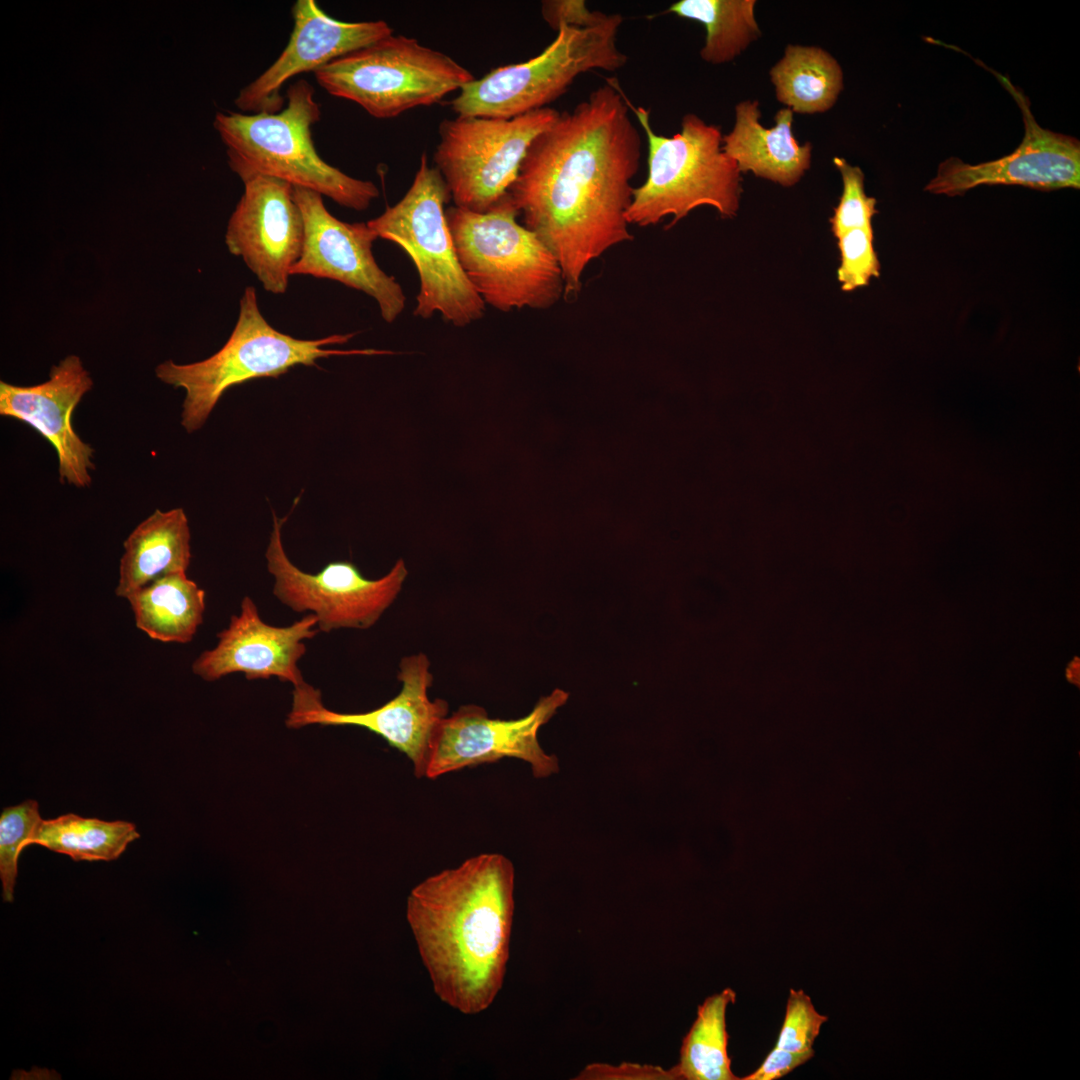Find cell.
Here are the masks:
<instances>
[{"mask_svg": "<svg viewBox=\"0 0 1080 1080\" xmlns=\"http://www.w3.org/2000/svg\"><path fill=\"white\" fill-rule=\"evenodd\" d=\"M518 216L509 193L484 213L446 209L460 265L485 305L501 312L549 309L564 297L562 270Z\"/></svg>", "mask_w": 1080, "mask_h": 1080, "instance_id": "5b68a950", "label": "cell"}, {"mask_svg": "<svg viewBox=\"0 0 1080 1080\" xmlns=\"http://www.w3.org/2000/svg\"><path fill=\"white\" fill-rule=\"evenodd\" d=\"M243 183L244 193L229 218L225 243L266 291L283 294L304 244V220L293 185L263 175Z\"/></svg>", "mask_w": 1080, "mask_h": 1080, "instance_id": "2e32d148", "label": "cell"}, {"mask_svg": "<svg viewBox=\"0 0 1080 1080\" xmlns=\"http://www.w3.org/2000/svg\"><path fill=\"white\" fill-rule=\"evenodd\" d=\"M568 693L555 689L540 698L532 711L519 719L490 718L478 705H462L440 724L432 743L426 778L510 757L530 763L533 775L544 778L558 772L556 756L541 748L537 733L557 709L565 704Z\"/></svg>", "mask_w": 1080, "mask_h": 1080, "instance_id": "5bb4252c", "label": "cell"}, {"mask_svg": "<svg viewBox=\"0 0 1080 1080\" xmlns=\"http://www.w3.org/2000/svg\"><path fill=\"white\" fill-rule=\"evenodd\" d=\"M833 163L843 183L842 195L830 218L833 235L838 238L852 229L872 228V218L878 212L877 201L865 193L864 173L840 157H834Z\"/></svg>", "mask_w": 1080, "mask_h": 1080, "instance_id": "f1b7e54d", "label": "cell"}, {"mask_svg": "<svg viewBox=\"0 0 1080 1080\" xmlns=\"http://www.w3.org/2000/svg\"><path fill=\"white\" fill-rule=\"evenodd\" d=\"M837 239L840 251L837 277L843 291L867 286L872 277H879L880 263L873 245V228L852 229Z\"/></svg>", "mask_w": 1080, "mask_h": 1080, "instance_id": "f546056e", "label": "cell"}, {"mask_svg": "<svg viewBox=\"0 0 1080 1080\" xmlns=\"http://www.w3.org/2000/svg\"><path fill=\"white\" fill-rule=\"evenodd\" d=\"M617 79L560 113L530 145L509 195L523 225L562 270L564 297L579 293L587 266L630 241L626 212L641 137Z\"/></svg>", "mask_w": 1080, "mask_h": 1080, "instance_id": "6da1fadb", "label": "cell"}, {"mask_svg": "<svg viewBox=\"0 0 1080 1080\" xmlns=\"http://www.w3.org/2000/svg\"><path fill=\"white\" fill-rule=\"evenodd\" d=\"M1068 679L1074 683L1079 681V660L1075 659L1070 663L1067 670Z\"/></svg>", "mask_w": 1080, "mask_h": 1080, "instance_id": "d6a6232c", "label": "cell"}, {"mask_svg": "<svg viewBox=\"0 0 1080 1080\" xmlns=\"http://www.w3.org/2000/svg\"><path fill=\"white\" fill-rule=\"evenodd\" d=\"M285 521L273 513L265 553L274 596L295 612L313 614L322 632L372 627L400 593L408 575L405 562L398 559L386 575L374 580L363 576L350 561L330 562L316 574L304 572L284 550L281 528Z\"/></svg>", "mask_w": 1080, "mask_h": 1080, "instance_id": "8fae6325", "label": "cell"}, {"mask_svg": "<svg viewBox=\"0 0 1080 1080\" xmlns=\"http://www.w3.org/2000/svg\"><path fill=\"white\" fill-rule=\"evenodd\" d=\"M760 115L758 101L739 102L734 126L723 136V150L741 173L752 172L782 186H793L810 168L812 145H801L793 136V112L789 108L776 113L775 125L770 129L759 122Z\"/></svg>", "mask_w": 1080, "mask_h": 1080, "instance_id": "ffe728a7", "label": "cell"}, {"mask_svg": "<svg viewBox=\"0 0 1080 1080\" xmlns=\"http://www.w3.org/2000/svg\"><path fill=\"white\" fill-rule=\"evenodd\" d=\"M140 837L128 821H106L68 813L42 819L29 845H40L74 861H112Z\"/></svg>", "mask_w": 1080, "mask_h": 1080, "instance_id": "d4e9b609", "label": "cell"}, {"mask_svg": "<svg viewBox=\"0 0 1080 1080\" xmlns=\"http://www.w3.org/2000/svg\"><path fill=\"white\" fill-rule=\"evenodd\" d=\"M769 74L777 100L796 113L825 112L843 90L841 66L816 46L787 45Z\"/></svg>", "mask_w": 1080, "mask_h": 1080, "instance_id": "603a6c76", "label": "cell"}, {"mask_svg": "<svg viewBox=\"0 0 1080 1080\" xmlns=\"http://www.w3.org/2000/svg\"><path fill=\"white\" fill-rule=\"evenodd\" d=\"M206 593L186 572L165 575L127 600L137 628L161 642L188 643L203 623Z\"/></svg>", "mask_w": 1080, "mask_h": 1080, "instance_id": "7402d4cb", "label": "cell"}, {"mask_svg": "<svg viewBox=\"0 0 1080 1080\" xmlns=\"http://www.w3.org/2000/svg\"><path fill=\"white\" fill-rule=\"evenodd\" d=\"M559 115L545 107L511 119L457 116L442 121L434 163L455 206L484 213L505 197L530 145Z\"/></svg>", "mask_w": 1080, "mask_h": 1080, "instance_id": "30bf717a", "label": "cell"}, {"mask_svg": "<svg viewBox=\"0 0 1080 1080\" xmlns=\"http://www.w3.org/2000/svg\"><path fill=\"white\" fill-rule=\"evenodd\" d=\"M514 913V867L482 853L417 884L407 920L436 995L463 1014L486 1010L502 988Z\"/></svg>", "mask_w": 1080, "mask_h": 1080, "instance_id": "7a4b0ae2", "label": "cell"}, {"mask_svg": "<svg viewBox=\"0 0 1080 1080\" xmlns=\"http://www.w3.org/2000/svg\"><path fill=\"white\" fill-rule=\"evenodd\" d=\"M544 21L557 31L561 25L586 28L602 22L607 14L591 11L583 0H547L541 4Z\"/></svg>", "mask_w": 1080, "mask_h": 1080, "instance_id": "4dcf8cb0", "label": "cell"}, {"mask_svg": "<svg viewBox=\"0 0 1080 1080\" xmlns=\"http://www.w3.org/2000/svg\"><path fill=\"white\" fill-rule=\"evenodd\" d=\"M582 1079H673L670 1070L660 1067L622 1064L618 1067L594 1064L579 1075Z\"/></svg>", "mask_w": 1080, "mask_h": 1080, "instance_id": "1f68e13d", "label": "cell"}, {"mask_svg": "<svg viewBox=\"0 0 1080 1080\" xmlns=\"http://www.w3.org/2000/svg\"><path fill=\"white\" fill-rule=\"evenodd\" d=\"M400 692L382 706L363 713H340L324 706L320 690L303 681L294 686L292 706L285 724L298 729L307 725L358 726L382 737L412 762L417 778L425 777L431 747L441 722L448 716V702L431 700L428 689L433 675L423 653L405 656L399 663Z\"/></svg>", "mask_w": 1080, "mask_h": 1080, "instance_id": "7c38bea8", "label": "cell"}, {"mask_svg": "<svg viewBox=\"0 0 1080 1080\" xmlns=\"http://www.w3.org/2000/svg\"><path fill=\"white\" fill-rule=\"evenodd\" d=\"M42 820L35 800H26L3 809L0 816V879L2 897L12 902L18 873V859L29 846L38 824Z\"/></svg>", "mask_w": 1080, "mask_h": 1080, "instance_id": "4316f807", "label": "cell"}, {"mask_svg": "<svg viewBox=\"0 0 1080 1080\" xmlns=\"http://www.w3.org/2000/svg\"><path fill=\"white\" fill-rule=\"evenodd\" d=\"M755 5V0H679L666 12L703 24L706 35L700 56L705 62L723 64L761 35Z\"/></svg>", "mask_w": 1080, "mask_h": 1080, "instance_id": "484cf974", "label": "cell"}, {"mask_svg": "<svg viewBox=\"0 0 1080 1080\" xmlns=\"http://www.w3.org/2000/svg\"><path fill=\"white\" fill-rule=\"evenodd\" d=\"M314 88L300 79L287 90V105L277 113H217L214 127L227 147L230 168L245 180L263 175L326 196L357 211L379 197L377 186L353 178L317 153L311 128L320 120Z\"/></svg>", "mask_w": 1080, "mask_h": 1080, "instance_id": "3957f363", "label": "cell"}, {"mask_svg": "<svg viewBox=\"0 0 1080 1080\" xmlns=\"http://www.w3.org/2000/svg\"><path fill=\"white\" fill-rule=\"evenodd\" d=\"M629 109L641 125L648 148V171L642 185L634 188L626 212L628 224L647 227L671 216L672 227L700 206L715 208L724 218L737 215L741 198V172L723 150L720 127L699 116H683L681 130L667 137L657 134L650 111Z\"/></svg>", "mask_w": 1080, "mask_h": 1080, "instance_id": "277c9868", "label": "cell"}, {"mask_svg": "<svg viewBox=\"0 0 1080 1080\" xmlns=\"http://www.w3.org/2000/svg\"><path fill=\"white\" fill-rule=\"evenodd\" d=\"M293 197L304 220V244L291 275L331 279L359 290L377 302L386 323H393L403 312L406 297L373 256L375 232L367 222L347 223L334 217L315 191L293 186Z\"/></svg>", "mask_w": 1080, "mask_h": 1080, "instance_id": "4fadbf2b", "label": "cell"}, {"mask_svg": "<svg viewBox=\"0 0 1080 1080\" xmlns=\"http://www.w3.org/2000/svg\"><path fill=\"white\" fill-rule=\"evenodd\" d=\"M622 22L612 13L586 28L561 25L537 56L465 84L451 101L452 110L463 117L511 119L547 107L582 73L623 68L628 58L617 45Z\"/></svg>", "mask_w": 1080, "mask_h": 1080, "instance_id": "ba28073f", "label": "cell"}, {"mask_svg": "<svg viewBox=\"0 0 1080 1080\" xmlns=\"http://www.w3.org/2000/svg\"><path fill=\"white\" fill-rule=\"evenodd\" d=\"M355 333L315 340L297 339L273 328L261 314L256 289L248 286L240 300L236 325L224 346L202 361L178 364L166 360L155 368L163 383L185 391L181 425L199 430L223 394L232 386L260 377H278L298 366H316L318 359L341 355H382L375 349L337 350L326 346L348 342Z\"/></svg>", "mask_w": 1080, "mask_h": 1080, "instance_id": "8992f818", "label": "cell"}, {"mask_svg": "<svg viewBox=\"0 0 1080 1080\" xmlns=\"http://www.w3.org/2000/svg\"><path fill=\"white\" fill-rule=\"evenodd\" d=\"M314 75L329 94L379 119L439 103L475 79L450 56L393 34L333 60Z\"/></svg>", "mask_w": 1080, "mask_h": 1080, "instance_id": "9c48e42d", "label": "cell"}, {"mask_svg": "<svg viewBox=\"0 0 1080 1080\" xmlns=\"http://www.w3.org/2000/svg\"><path fill=\"white\" fill-rule=\"evenodd\" d=\"M828 1017L820 1014L803 990L790 989L784 1020L774 1050L801 1058L814 1056L813 1044Z\"/></svg>", "mask_w": 1080, "mask_h": 1080, "instance_id": "83f0119b", "label": "cell"}, {"mask_svg": "<svg viewBox=\"0 0 1080 1080\" xmlns=\"http://www.w3.org/2000/svg\"><path fill=\"white\" fill-rule=\"evenodd\" d=\"M317 618L309 613L289 626L264 622L255 602L245 596L240 613L232 615L227 628L217 634V645L203 651L192 670L205 681L242 673L247 680L277 677L296 686L304 681L299 660L306 653L305 640L318 634Z\"/></svg>", "mask_w": 1080, "mask_h": 1080, "instance_id": "d6986e66", "label": "cell"}, {"mask_svg": "<svg viewBox=\"0 0 1080 1080\" xmlns=\"http://www.w3.org/2000/svg\"><path fill=\"white\" fill-rule=\"evenodd\" d=\"M450 198L441 173L423 153L405 195L367 224L415 265L420 287L413 315L429 319L440 313L446 322L465 327L484 316L486 305L460 265L446 218Z\"/></svg>", "mask_w": 1080, "mask_h": 1080, "instance_id": "52a82bcc", "label": "cell"}, {"mask_svg": "<svg viewBox=\"0 0 1080 1080\" xmlns=\"http://www.w3.org/2000/svg\"><path fill=\"white\" fill-rule=\"evenodd\" d=\"M93 387L90 373L77 355H68L50 369L48 380L30 386L0 382V415L24 422L55 449L59 480L88 488L94 449L72 426V413Z\"/></svg>", "mask_w": 1080, "mask_h": 1080, "instance_id": "ac0fdd59", "label": "cell"}, {"mask_svg": "<svg viewBox=\"0 0 1080 1080\" xmlns=\"http://www.w3.org/2000/svg\"><path fill=\"white\" fill-rule=\"evenodd\" d=\"M190 528L182 508L156 509L123 543L115 593H132L165 575L186 572L191 561Z\"/></svg>", "mask_w": 1080, "mask_h": 1080, "instance_id": "44dd1931", "label": "cell"}, {"mask_svg": "<svg viewBox=\"0 0 1080 1080\" xmlns=\"http://www.w3.org/2000/svg\"><path fill=\"white\" fill-rule=\"evenodd\" d=\"M293 29L279 57L242 88L234 103L248 114L283 109L281 88L292 77L367 47L393 29L383 20L346 22L330 17L314 0H297L292 7Z\"/></svg>", "mask_w": 1080, "mask_h": 1080, "instance_id": "e0dca14e", "label": "cell"}, {"mask_svg": "<svg viewBox=\"0 0 1080 1080\" xmlns=\"http://www.w3.org/2000/svg\"><path fill=\"white\" fill-rule=\"evenodd\" d=\"M736 993L726 988L699 1005L697 1017L685 1035L680 1058L670 1073L681 1080H740L731 1070L726 1010Z\"/></svg>", "mask_w": 1080, "mask_h": 1080, "instance_id": "cb8c5ba5", "label": "cell"}, {"mask_svg": "<svg viewBox=\"0 0 1080 1080\" xmlns=\"http://www.w3.org/2000/svg\"><path fill=\"white\" fill-rule=\"evenodd\" d=\"M992 72L1022 112L1025 128L1022 142L1011 154L976 165L950 157L939 164L936 176L924 190L953 197L980 185H1020L1041 191L1079 189V140L1042 128L1025 94L1006 76Z\"/></svg>", "mask_w": 1080, "mask_h": 1080, "instance_id": "9a60e30c", "label": "cell"}]
</instances>
